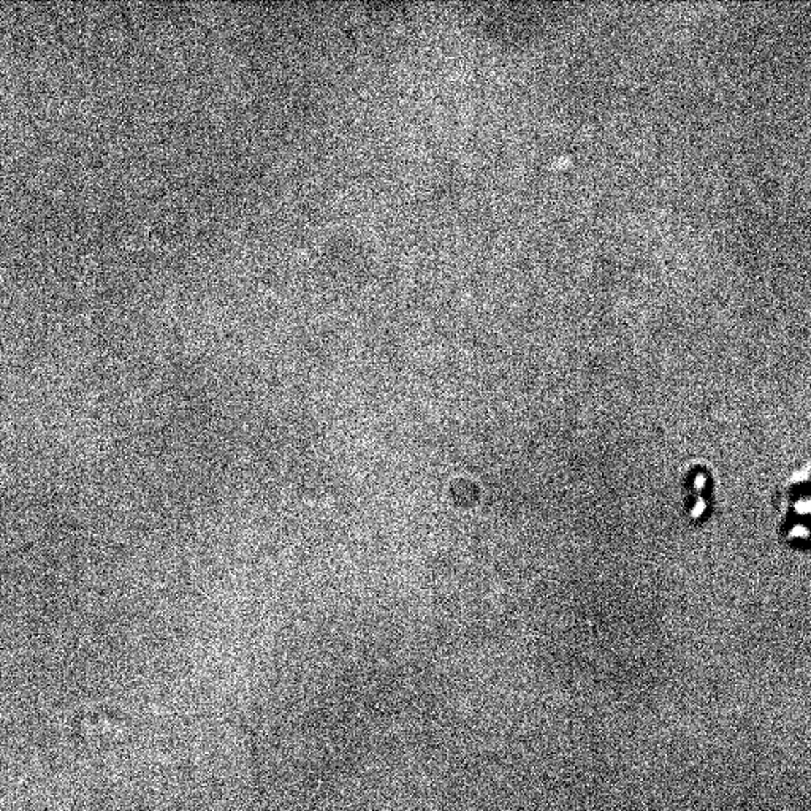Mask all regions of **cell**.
I'll return each instance as SVG.
<instances>
[{
  "mask_svg": "<svg viewBox=\"0 0 811 811\" xmlns=\"http://www.w3.org/2000/svg\"><path fill=\"white\" fill-rule=\"evenodd\" d=\"M715 477L706 463L693 461L681 478L683 514L689 523L703 524L715 510Z\"/></svg>",
  "mask_w": 811,
  "mask_h": 811,
  "instance_id": "obj_2",
  "label": "cell"
},
{
  "mask_svg": "<svg viewBox=\"0 0 811 811\" xmlns=\"http://www.w3.org/2000/svg\"><path fill=\"white\" fill-rule=\"evenodd\" d=\"M778 534L788 547L811 551V461L794 471L775 496Z\"/></svg>",
  "mask_w": 811,
  "mask_h": 811,
  "instance_id": "obj_1",
  "label": "cell"
}]
</instances>
